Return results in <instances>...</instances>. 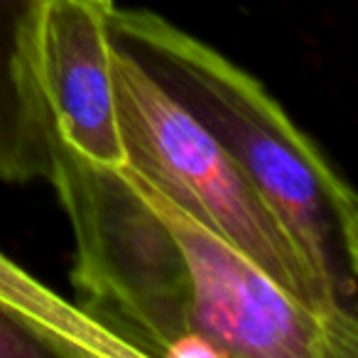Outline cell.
Listing matches in <instances>:
<instances>
[{
  "instance_id": "cell-1",
  "label": "cell",
  "mask_w": 358,
  "mask_h": 358,
  "mask_svg": "<svg viewBox=\"0 0 358 358\" xmlns=\"http://www.w3.org/2000/svg\"><path fill=\"white\" fill-rule=\"evenodd\" d=\"M110 40L199 120L282 221L329 297L356 317V194L282 103L250 71L148 8L115 6Z\"/></svg>"
},
{
  "instance_id": "cell-2",
  "label": "cell",
  "mask_w": 358,
  "mask_h": 358,
  "mask_svg": "<svg viewBox=\"0 0 358 358\" xmlns=\"http://www.w3.org/2000/svg\"><path fill=\"white\" fill-rule=\"evenodd\" d=\"M110 69L123 167L243 250L299 304L358 343V319L329 297L282 221L199 120L118 45L110 47Z\"/></svg>"
},
{
  "instance_id": "cell-3",
  "label": "cell",
  "mask_w": 358,
  "mask_h": 358,
  "mask_svg": "<svg viewBox=\"0 0 358 358\" xmlns=\"http://www.w3.org/2000/svg\"><path fill=\"white\" fill-rule=\"evenodd\" d=\"M47 110V106H45ZM50 172L74 234L76 304L145 356H167L192 329L187 265L125 167L91 162L47 110Z\"/></svg>"
},
{
  "instance_id": "cell-4",
  "label": "cell",
  "mask_w": 358,
  "mask_h": 358,
  "mask_svg": "<svg viewBox=\"0 0 358 358\" xmlns=\"http://www.w3.org/2000/svg\"><path fill=\"white\" fill-rule=\"evenodd\" d=\"M133 177L182 250L192 329L221 358H356L358 343L299 304L243 250Z\"/></svg>"
},
{
  "instance_id": "cell-5",
  "label": "cell",
  "mask_w": 358,
  "mask_h": 358,
  "mask_svg": "<svg viewBox=\"0 0 358 358\" xmlns=\"http://www.w3.org/2000/svg\"><path fill=\"white\" fill-rule=\"evenodd\" d=\"M115 0H45L35 35V76L55 125L91 162L123 167L110 69Z\"/></svg>"
},
{
  "instance_id": "cell-6",
  "label": "cell",
  "mask_w": 358,
  "mask_h": 358,
  "mask_svg": "<svg viewBox=\"0 0 358 358\" xmlns=\"http://www.w3.org/2000/svg\"><path fill=\"white\" fill-rule=\"evenodd\" d=\"M45 0H0V182L47 179V110L35 76V35Z\"/></svg>"
},
{
  "instance_id": "cell-7",
  "label": "cell",
  "mask_w": 358,
  "mask_h": 358,
  "mask_svg": "<svg viewBox=\"0 0 358 358\" xmlns=\"http://www.w3.org/2000/svg\"><path fill=\"white\" fill-rule=\"evenodd\" d=\"M0 314L40 338L52 356L140 358V348L76 302L32 278L0 250Z\"/></svg>"
},
{
  "instance_id": "cell-8",
  "label": "cell",
  "mask_w": 358,
  "mask_h": 358,
  "mask_svg": "<svg viewBox=\"0 0 358 358\" xmlns=\"http://www.w3.org/2000/svg\"><path fill=\"white\" fill-rule=\"evenodd\" d=\"M52 356L50 348L35 338L30 331L17 327L8 317L0 314V358H42Z\"/></svg>"
}]
</instances>
